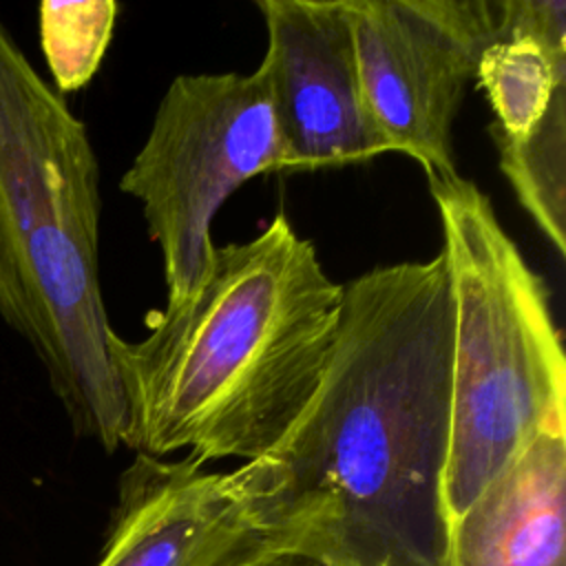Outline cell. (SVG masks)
<instances>
[{"instance_id":"8fae6325","label":"cell","mask_w":566,"mask_h":566,"mask_svg":"<svg viewBox=\"0 0 566 566\" xmlns=\"http://www.w3.org/2000/svg\"><path fill=\"white\" fill-rule=\"evenodd\" d=\"M115 18L113 0L40 4V44L60 95L91 82L111 44Z\"/></svg>"},{"instance_id":"7c38bea8","label":"cell","mask_w":566,"mask_h":566,"mask_svg":"<svg viewBox=\"0 0 566 566\" xmlns=\"http://www.w3.org/2000/svg\"><path fill=\"white\" fill-rule=\"evenodd\" d=\"M254 566H336V564H332L327 559H321V557H314V555H307V553H301V551L281 548V551H274V553L265 555Z\"/></svg>"},{"instance_id":"3957f363","label":"cell","mask_w":566,"mask_h":566,"mask_svg":"<svg viewBox=\"0 0 566 566\" xmlns=\"http://www.w3.org/2000/svg\"><path fill=\"white\" fill-rule=\"evenodd\" d=\"M99 168L86 126L0 20V318L77 436L122 447L126 405L99 290Z\"/></svg>"},{"instance_id":"8992f818","label":"cell","mask_w":566,"mask_h":566,"mask_svg":"<svg viewBox=\"0 0 566 566\" xmlns=\"http://www.w3.org/2000/svg\"><path fill=\"white\" fill-rule=\"evenodd\" d=\"M358 77L387 153L424 175H458L453 124L482 51L500 24V0H345Z\"/></svg>"},{"instance_id":"9c48e42d","label":"cell","mask_w":566,"mask_h":566,"mask_svg":"<svg viewBox=\"0 0 566 566\" xmlns=\"http://www.w3.org/2000/svg\"><path fill=\"white\" fill-rule=\"evenodd\" d=\"M281 551L250 513L237 471L137 453L95 566H254Z\"/></svg>"},{"instance_id":"277c9868","label":"cell","mask_w":566,"mask_h":566,"mask_svg":"<svg viewBox=\"0 0 566 566\" xmlns=\"http://www.w3.org/2000/svg\"><path fill=\"white\" fill-rule=\"evenodd\" d=\"M453 301L449 524L542 431H566V356L544 279L489 197L427 175Z\"/></svg>"},{"instance_id":"ba28073f","label":"cell","mask_w":566,"mask_h":566,"mask_svg":"<svg viewBox=\"0 0 566 566\" xmlns=\"http://www.w3.org/2000/svg\"><path fill=\"white\" fill-rule=\"evenodd\" d=\"M263 75L283 170L367 164L387 153L367 111L345 0H259Z\"/></svg>"},{"instance_id":"6da1fadb","label":"cell","mask_w":566,"mask_h":566,"mask_svg":"<svg viewBox=\"0 0 566 566\" xmlns=\"http://www.w3.org/2000/svg\"><path fill=\"white\" fill-rule=\"evenodd\" d=\"M451 360L442 252L343 283L314 398L270 453L234 469L256 524L336 566H444Z\"/></svg>"},{"instance_id":"7a4b0ae2","label":"cell","mask_w":566,"mask_h":566,"mask_svg":"<svg viewBox=\"0 0 566 566\" xmlns=\"http://www.w3.org/2000/svg\"><path fill=\"white\" fill-rule=\"evenodd\" d=\"M343 283L279 212L254 239L212 250L192 296L148 321L135 343L111 338L126 405L122 444L206 464L270 453L327 369Z\"/></svg>"},{"instance_id":"5b68a950","label":"cell","mask_w":566,"mask_h":566,"mask_svg":"<svg viewBox=\"0 0 566 566\" xmlns=\"http://www.w3.org/2000/svg\"><path fill=\"white\" fill-rule=\"evenodd\" d=\"M283 170V153L263 75H177L148 137L119 179L142 203L159 245L168 303L201 285L214 243L210 226L226 199L256 175Z\"/></svg>"},{"instance_id":"30bf717a","label":"cell","mask_w":566,"mask_h":566,"mask_svg":"<svg viewBox=\"0 0 566 566\" xmlns=\"http://www.w3.org/2000/svg\"><path fill=\"white\" fill-rule=\"evenodd\" d=\"M444 566H566V431L537 433L451 520Z\"/></svg>"},{"instance_id":"52a82bcc","label":"cell","mask_w":566,"mask_h":566,"mask_svg":"<svg viewBox=\"0 0 566 566\" xmlns=\"http://www.w3.org/2000/svg\"><path fill=\"white\" fill-rule=\"evenodd\" d=\"M500 170L553 250L566 254V2L500 0L475 80Z\"/></svg>"}]
</instances>
